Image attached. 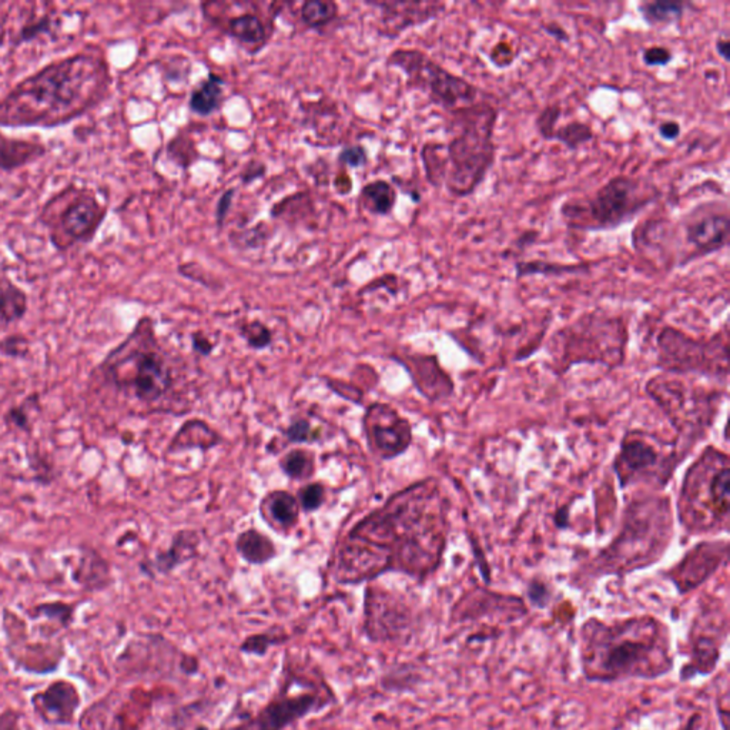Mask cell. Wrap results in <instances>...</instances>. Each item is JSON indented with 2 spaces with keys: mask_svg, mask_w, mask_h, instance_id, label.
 Returning a JSON list of instances; mask_svg holds the SVG:
<instances>
[{
  "mask_svg": "<svg viewBox=\"0 0 730 730\" xmlns=\"http://www.w3.org/2000/svg\"><path fill=\"white\" fill-rule=\"evenodd\" d=\"M415 387L431 401L445 399L454 391V384L434 357H412L404 362Z\"/></svg>",
  "mask_w": 730,
  "mask_h": 730,
  "instance_id": "21",
  "label": "cell"
},
{
  "mask_svg": "<svg viewBox=\"0 0 730 730\" xmlns=\"http://www.w3.org/2000/svg\"><path fill=\"white\" fill-rule=\"evenodd\" d=\"M232 197H234V190H227V192H224L222 197H220L219 202H217L216 220L217 226L219 227H222V224H224L227 212H229L230 207H232Z\"/></svg>",
  "mask_w": 730,
  "mask_h": 730,
  "instance_id": "50",
  "label": "cell"
},
{
  "mask_svg": "<svg viewBox=\"0 0 730 730\" xmlns=\"http://www.w3.org/2000/svg\"><path fill=\"white\" fill-rule=\"evenodd\" d=\"M451 139L444 143L447 174L444 187L452 197L467 199L479 189L497 160L495 130L499 109L479 100L449 114Z\"/></svg>",
  "mask_w": 730,
  "mask_h": 730,
  "instance_id": "5",
  "label": "cell"
},
{
  "mask_svg": "<svg viewBox=\"0 0 730 730\" xmlns=\"http://www.w3.org/2000/svg\"><path fill=\"white\" fill-rule=\"evenodd\" d=\"M37 711L42 712L44 721L50 724L67 725L74 721V712L80 704L74 685L64 681L54 682L46 691L34 697Z\"/></svg>",
  "mask_w": 730,
  "mask_h": 730,
  "instance_id": "20",
  "label": "cell"
},
{
  "mask_svg": "<svg viewBox=\"0 0 730 730\" xmlns=\"http://www.w3.org/2000/svg\"><path fill=\"white\" fill-rule=\"evenodd\" d=\"M192 349L202 356H209L210 352L212 351V344L207 337L197 332L192 336Z\"/></svg>",
  "mask_w": 730,
  "mask_h": 730,
  "instance_id": "52",
  "label": "cell"
},
{
  "mask_svg": "<svg viewBox=\"0 0 730 730\" xmlns=\"http://www.w3.org/2000/svg\"><path fill=\"white\" fill-rule=\"evenodd\" d=\"M671 459H665L656 445L639 432H629L621 444V451L615 459V472L622 488L634 482L649 478L652 475L666 474L665 469L671 465Z\"/></svg>",
  "mask_w": 730,
  "mask_h": 730,
  "instance_id": "16",
  "label": "cell"
},
{
  "mask_svg": "<svg viewBox=\"0 0 730 730\" xmlns=\"http://www.w3.org/2000/svg\"><path fill=\"white\" fill-rule=\"evenodd\" d=\"M689 7H694V5L681 0H654L642 2L637 12L647 26L669 27L679 24Z\"/></svg>",
  "mask_w": 730,
  "mask_h": 730,
  "instance_id": "26",
  "label": "cell"
},
{
  "mask_svg": "<svg viewBox=\"0 0 730 730\" xmlns=\"http://www.w3.org/2000/svg\"><path fill=\"white\" fill-rule=\"evenodd\" d=\"M286 437L291 442H310L314 439L311 424L307 419H296L291 422L286 431Z\"/></svg>",
  "mask_w": 730,
  "mask_h": 730,
  "instance_id": "43",
  "label": "cell"
},
{
  "mask_svg": "<svg viewBox=\"0 0 730 730\" xmlns=\"http://www.w3.org/2000/svg\"><path fill=\"white\" fill-rule=\"evenodd\" d=\"M595 139V132L591 124L585 123L581 120H572L569 123L557 127L552 134L551 142L559 143L569 152H577L582 147L592 143Z\"/></svg>",
  "mask_w": 730,
  "mask_h": 730,
  "instance_id": "33",
  "label": "cell"
},
{
  "mask_svg": "<svg viewBox=\"0 0 730 730\" xmlns=\"http://www.w3.org/2000/svg\"><path fill=\"white\" fill-rule=\"evenodd\" d=\"M447 511L435 479L392 495L347 535L337 554V581L360 584L389 571L429 577L447 547Z\"/></svg>",
  "mask_w": 730,
  "mask_h": 730,
  "instance_id": "1",
  "label": "cell"
},
{
  "mask_svg": "<svg viewBox=\"0 0 730 730\" xmlns=\"http://www.w3.org/2000/svg\"><path fill=\"white\" fill-rule=\"evenodd\" d=\"M646 389L675 429L685 437L696 439L714 422L719 399L716 394L699 391L684 381L665 377L651 380Z\"/></svg>",
  "mask_w": 730,
  "mask_h": 730,
  "instance_id": "13",
  "label": "cell"
},
{
  "mask_svg": "<svg viewBox=\"0 0 730 730\" xmlns=\"http://www.w3.org/2000/svg\"><path fill=\"white\" fill-rule=\"evenodd\" d=\"M730 239L727 202H706L672 222L675 269L712 256L726 249Z\"/></svg>",
  "mask_w": 730,
  "mask_h": 730,
  "instance_id": "12",
  "label": "cell"
},
{
  "mask_svg": "<svg viewBox=\"0 0 730 730\" xmlns=\"http://www.w3.org/2000/svg\"><path fill=\"white\" fill-rule=\"evenodd\" d=\"M266 230L259 229V227H252V229H250L249 232H242L237 242H242V247H246V249H256V247H259L260 244L266 242Z\"/></svg>",
  "mask_w": 730,
  "mask_h": 730,
  "instance_id": "46",
  "label": "cell"
},
{
  "mask_svg": "<svg viewBox=\"0 0 730 730\" xmlns=\"http://www.w3.org/2000/svg\"><path fill=\"white\" fill-rule=\"evenodd\" d=\"M726 542H704L687 552L684 559L672 567L669 577L676 585L677 591L686 594L712 577L717 567L726 562Z\"/></svg>",
  "mask_w": 730,
  "mask_h": 730,
  "instance_id": "17",
  "label": "cell"
},
{
  "mask_svg": "<svg viewBox=\"0 0 730 730\" xmlns=\"http://www.w3.org/2000/svg\"><path fill=\"white\" fill-rule=\"evenodd\" d=\"M222 442L220 435L214 429H210L206 422L199 419H192L182 425L177 432L173 441L170 444L169 451L176 452L182 449H200L202 451L216 447Z\"/></svg>",
  "mask_w": 730,
  "mask_h": 730,
  "instance_id": "27",
  "label": "cell"
},
{
  "mask_svg": "<svg viewBox=\"0 0 730 730\" xmlns=\"http://www.w3.org/2000/svg\"><path fill=\"white\" fill-rule=\"evenodd\" d=\"M176 371L149 317L140 320L129 337L99 365L102 379L117 394L146 407L163 405L176 391Z\"/></svg>",
  "mask_w": 730,
  "mask_h": 730,
  "instance_id": "4",
  "label": "cell"
},
{
  "mask_svg": "<svg viewBox=\"0 0 730 730\" xmlns=\"http://www.w3.org/2000/svg\"><path fill=\"white\" fill-rule=\"evenodd\" d=\"M337 15H339V6L330 0H310L302 5L301 12H300L302 22L312 29L326 26L336 19Z\"/></svg>",
  "mask_w": 730,
  "mask_h": 730,
  "instance_id": "36",
  "label": "cell"
},
{
  "mask_svg": "<svg viewBox=\"0 0 730 730\" xmlns=\"http://www.w3.org/2000/svg\"><path fill=\"white\" fill-rule=\"evenodd\" d=\"M715 46H716V54H719V57H722L725 62H727V60H729L730 49L729 39H727V37H719Z\"/></svg>",
  "mask_w": 730,
  "mask_h": 730,
  "instance_id": "54",
  "label": "cell"
},
{
  "mask_svg": "<svg viewBox=\"0 0 730 730\" xmlns=\"http://www.w3.org/2000/svg\"><path fill=\"white\" fill-rule=\"evenodd\" d=\"M227 34L242 44H266L267 27L257 15L244 14L232 17L227 24Z\"/></svg>",
  "mask_w": 730,
  "mask_h": 730,
  "instance_id": "32",
  "label": "cell"
},
{
  "mask_svg": "<svg viewBox=\"0 0 730 730\" xmlns=\"http://www.w3.org/2000/svg\"><path fill=\"white\" fill-rule=\"evenodd\" d=\"M682 522L695 532L726 528L730 511L729 459L716 449H705L684 479Z\"/></svg>",
  "mask_w": 730,
  "mask_h": 730,
  "instance_id": "9",
  "label": "cell"
},
{
  "mask_svg": "<svg viewBox=\"0 0 730 730\" xmlns=\"http://www.w3.org/2000/svg\"><path fill=\"white\" fill-rule=\"evenodd\" d=\"M659 362L669 372H702L716 379L727 377L726 337L701 341L666 327L657 337Z\"/></svg>",
  "mask_w": 730,
  "mask_h": 730,
  "instance_id": "14",
  "label": "cell"
},
{
  "mask_svg": "<svg viewBox=\"0 0 730 730\" xmlns=\"http://www.w3.org/2000/svg\"><path fill=\"white\" fill-rule=\"evenodd\" d=\"M389 66L401 70L409 89L421 92L445 113L479 102L481 89L469 79L452 74L419 49H397L387 60Z\"/></svg>",
  "mask_w": 730,
  "mask_h": 730,
  "instance_id": "10",
  "label": "cell"
},
{
  "mask_svg": "<svg viewBox=\"0 0 730 730\" xmlns=\"http://www.w3.org/2000/svg\"><path fill=\"white\" fill-rule=\"evenodd\" d=\"M562 107L559 104H547L535 119V129L545 142H551L552 134L557 130L561 119Z\"/></svg>",
  "mask_w": 730,
  "mask_h": 730,
  "instance_id": "38",
  "label": "cell"
},
{
  "mask_svg": "<svg viewBox=\"0 0 730 730\" xmlns=\"http://www.w3.org/2000/svg\"><path fill=\"white\" fill-rule=\"evenodd\" d=\"M299 499L287 491H274L266 495L261 504V512L267 522L279 529L296 527L300 517Z\"/></svg>",
  "mask_w": 730,
  "mask_h": 730,
  "instance_id": "24",
  "label": "cell"
},
{
  "mask_svg": "<svg viewBox=\"0 0 730 730\" xmlns=\"http://www.w3.org/2000/svg\"><path fill=\"white\" fill-rule=\"evenodd\" d=\"M49 150L40 140L10 137L0 130V173H15L36 163Z\"/></svg>",
  "mask_w": 730,
  "mask_h": 730,
  "instance_id": "22",
  "label": "cell"
},
{
  "mask_svg": "<svg viewBox=\"0 0 730 730\" xmlns=\"http://www.w3.org/2000/svg\"><path fill=\"white\" fill-rule=\"evenodd\" d=\"M582 667L589 681L652 679L672 669L666 626L654 617L604 624L591 619L582 629Z\"/></svg>",
  "mask_w": 730,
  "mask_h": 730,
  "instance_id": "3",
  "label": "cell"
},
{
  "mask_svg": "<svg viewBox=\"0 0 730 730\" xmlns=\"http://www.w3.org/2000/svg\"><path fill=\"white\" fill-rule=\"evenodd\" d=\"M236 549L244 561L252 565H264L277 557L276 545L271 539L252 528L239 535Z\"/></svg>",
  "mask_w": 730,
  "mask_h": 730,
  "instance_id": "28",
  "label": "cell"
},
{
  "mask_svg": "<svg viewBox=\"0 0 730 730\" xmlns=\"http://www.w3.org/2000/svg\"><path fill=\"white\" fill-rule=\"evenodd\" d=\"M517 280L528 277H559L565 274H579L589 270V264H565V262L547 261V260H522L514 264Z\"/></svg>",
  "mask_w": 730,
  "mask_h": 730,
  "instance_id": "30",
  "label": "cell"
},
{
  "mask_svg": "<svg viewBox=\"0 0 730 730\" xmlns=\"http://www.w3.org/2000/svg\"><path fill=\"white\" fill-rule=\"evenodd\" d=\"M339 160L346 166L361 167L367 163V152L361 146L347 147L340 153Z\"/></svg>",
  "mask_w": 730,
  "mask_h": 730,
  "instance_id": "45",
  "label": "cell"
},
{
  "mask_svg": "<svg viewBox=\"0 0 730 730\" xmlns=\"http://www.w3.org/2000/svg\"><path fill=\"white\" fill-rule=\"evenodd\" d=\"M538 236L539 232H535V230H525V232H521V236L517 237V240H515V246L522 250L527 249V247L535 244Z\"/></svg>",
  "mask_w": 730,
  "mask_h": 730,
  "instance_id": "53",
  "label": "cell"
},
{
  "mask_svg": "<svg viewBox=\"0 0 730 730\" xmlns=\"http://www.w3.org/2000/svg\"><path fill=\"white\" fill-rule=\"evenodd\" d=\"M557 349H562L559 359L567 365L597 362L617 367L625 359L626 324L607 312H587L557 332Z\"/></svg>",
  "mask_w": 730,
  "mask_h": 730,
  "instance_id": "11",
  "label": "cell"
},
{
  "mask_svg": "<svg viewBox=\"0 0 730 730\" xmlns=\"http://www.w3.org/2000/svg\"><path fill=\"white\" fill-rule=\"evenodd\" d=\"M104 50L87 46L52 60L0 97V126L54 129L104 104L112 89Z\"/></svg>",
  "mask_w": 730,
  "mask_h": 730,
  "instance_id": "2",
  "label": "cell"
},
{
  "mask_svg": "<svg viewBox=\"0 0 730 730\" xmlns=\"http://www.w3.org/2000/svg\"><path fill=\"white\" fill-rule=\"evenodd\" d=\"M541 29L544 30L548 36L557 40V44H567V42L571 40V36L567 34V29H565L562 25L557 24V22H544V24L541 25Z\"/></svg>",
  "mask_w": 730,
  "mask_h": 730,
  "instance_id": "49",
  "label": "cell"
},
{
  "mask_svg": "<svg viewBox=\"0 0 730 730\" xmlns=\"http://www.w3.org/2000/svg\"><path fill=\"white\" fill-rule=\"evenodd\" d=\"M200 537L197 532L182 529L173 537L167 551L157 555L153 567L162 574L173 571L174 567L190 561L199 554Z\"/></svg>",
  "mask_w": 730,
  "mask_h": 730,
  "instance_id": "25",
  "label": "cell"
},
{
  "mask_svg": "<svg viewBox=\"0 0 730 730\" xmlns=\"http://www.w3.org/2000/svg\"><path fill=\"white\" fill-rule=\"evenodd\" d=\"M319 705L322 706L324 704L319 702L316 694H302L296 696L281 695L261 709L256 717H252L246 724L226 730H282L300 717L306 716Z\"/></svg>",
  "mask_w": 730,
  "mask_h": 730,
  "instance_id": "18",
  "label": "cell"
},
{
  "mask_svg": "<svg viewBox=\"0 0 730 730\" xmlns=\"http://www.w3.org/2000/svg\"><path fill=\"white\" fill-rule=\"evenodd\" d=\"M364 429L370 449L384 461L397 459L409 449L412 427L389 404H374L364 415Z\"/></svg>",
  "mask_w": 730,
  "mask_h": 730,
  "instance_id": "15",
  "label": "cell"
},
{
  "mask_svg": "<svg viewBox=\"0 0 730 730\" xmlns=\"http://www.w3.org/2000/svg\"><path fill=\"white\" fill-rule=\"evenodd\" d=\"M324 494L326 489L319 482L307 484L304 488L299 491L300 508L304 512H314L324 504Z\"/></svg>",
  "mask_w": 730,
  "mask_h": 730,
  "instance_id": "40",
  "label": "cell"
},
{
  "mask_svg": "<svg viewBox=\"0 0 730 730\" xmlns=\"http://www.w3.org/2000/svg\"><path fill=\"white\" fill-rule=\"evenodd\" d=\"M242 339L254 350L267 349L271 344V331L261 321L246 322L240 330Z\"/></svg>",
  "mask_w": 730,
  "mask_h": 730,
  "instance_id": "39",
  "label": "cell"
},
{
  "mask_svg": "<svg viewBox=\"0 0 730 730\" xmlns=\"http://www.w3.org/2000/svg\"><path fill=\"white\" fill-rule=\"evenodd\" d=\"M661 196V190L649 180L617 174L589 194L567 197L559 214L569 230L612 232L636 220Z\"/></svg>",
  "mask_w": 730,
  "mask_h": 730,
  "instance_id": "6",
  "label": "cell"
},
{
  "mask_svg": "<svg viewBox=\"0 0 730 730\" xmlns=\"http://www.w3.org/2000/svg\"><path fill=\"white\" fill-rule=\"evenodd\" d=\"M5 421L9 425H14L17 429H22V431H30L29 417H27L24 407L10 409L5 415Z\"/></svg>",
  "mask_w": 730,
  "mask_h": 730,
  "instance_id": "47",
  "label": "cell"
},
{
  "mask_svg": "<svg viewBox=\"0 0 730 730\" xmlns=\"http://www.w3.org/2000/svg\"><path fill=\"white\" fill-rule=\"evenodd\" d=\"M107 212L109 206L96 190L69 182L44 202L37 222L46 230L52 247L67 252L94 242Z\"/></svg>",
  "mask_w": 730,
  "mask_h": 730,
  "instance_id": "8",
  "label": "cell"
},
{
  "mask_svg": "<svg viewBox=\"0 0 730 730\" xmlns=\"http://www.w3.org/2000/svg\"><path fill=\"white\" fill-rule=\"evenodd\" d=\"M397 202V192L391 182L375 180L362 187L360 204L375 216H389Z\"/></svg>",
  "mask_w": 730,
  "mask_h": 730,
  "instance_id": "29",
  "label": "cell"
},
{
  "mask_svg": "<svg viewBox=\"0 0 730 730\" xmlns=\"http://www.w3.org/2000/svg\"><path fill=\"white\" fill-rule=\"evenodd\" d=\"M56 20L52 14H44L40 16L30 17L20 29L17 30L14 39L15 46L32 44L34 40L44 36H54L56 34Z\"/></svg>",
  "mask_w": 730,
  "mask_h": 730,
  "instance_id": "35",
  "label": "cell"
},
{
  "mask_svg": "<svg viewBox=\"0 0 730 730\" xmlns=\"http://www.w3.org/2000/svg\"><path fill=\"white\" fill-rule=\"evenodd\" d=\"M224 80L217 74H210L207 79L190 96V109L200 116H210L219 109L222 102Z\"/></svg>",
  "mask_w": 730,
  "mask_h": 730,
  "instance_id": "31",
  "label": "cell"
},
{
  "mask_svg": "<svg viewBox=\"0 0 730 730\" xmlns=\"http://www.w3.org/2000/svg\"><path fill=\"white\" fill-rule=\"evenodd\" d=\"M489 60H491L495 66L502 67V69L511 66L515 60L512 44H508V42H501V44H495L491 54H489Z\"/></svg>",
  "mask_w": 730,
  "mask_h": 730,
  "instance_id": "44",
  "label": "cell"
},
{
  "mask_svg": "<svg viewBox=\"0 0 730 730\" xmlns=\"http://www.w3.org/2000/svg\"><path fill=\"white\" fill-rule=\"evenodd\" d=\"M671 538L669 499H635L626 507L621 532L597 557V567L605 574H625L647 567L664 555Z\"/></svg>",
  "mask_w": 730,
  "mask_h": 730,
  "instance_id": "7",
  "label": "cell"
},
{
  "mask_svg": "<svg viewBox=\"0 0 730 730\" xmlns=\"http://www.w3.org/2000/svg\"><path fill=\"white\" fill-rule=\"evenodd\" d=\"M422 166L425 177L431 186L444 187L445 174H447V159H445V146L439 142H429L424 144L421 150Z\"/></svg>",
  "mask_w": 730,
  "mask_h": 730,
  "instance_id": "34",
  "label": "cell"
},
{
  "mask_svg": "<svg viewBox=\"0 0 730 730\" xmlns=\"http://www.w3.org/2000/svg\"><path fill=\"white\" fill-rule=\"evenodd\" d=\"M264 174H266V166L260 163V162H256V160H252V162L247 164L246 169L242 170V182L249 184V182L260 179V177L264 176Z\"/></svg>",
  "mask_w": 730,
  "mask_h": 730,
  "instance_id": "51",
  "label": "cell"
},
{
  "mask_svg": "<svg viewBox=\"0 0 730 730\" xmlns=\"http://www.w3.org/2000/svg\"><path fill=\"white\" fill-rule=\"evenodd\" d=\"M0 352L9 357H25L29 352V341L24 336H9L0 342Z\"/></svg>",
  "mask_w": 730,
  "mask_h": 730,
  "instance_id": "42",
  "label": "cell"
},
{
  "mask_svg": "<svg viewBox=\"0 0 730 730\" xmlns=\"http://www.w3.org/2000/svg\"><path fill=\"white\" fill-rule=\"evenodd\" d=\"M674 54L669 47L654 44L642 52V62L647 67H666L672 64Z\"/></svg>",
  "mask_w": 730,
  "mask_h": 730,
  "instance_id": "41",
  "label": "cell"
},
{
  "mask_svg": "<svg viewBox=\"0 0 730 730\" xmlns=\"http://www.w3.org/2000/svg\"><path fill=\"white\" fill-rule=\"evenodd\" d=\"M282 472L291 479H304L314 472V461L311 455L304 449H292L280 462Z\"/></svg>",
  "mask_w": 730,
  "mask_h": 730,
  "instance_id": "37",
  "label": "cell"
},
{
  "mask_svg": "<svg viewBox=\"0 0 730 730\" xmlns=\"http://www.w3.org/2000/svg\"><path fill=\"white\" fill-rule=\"evenodd\" d=\"M29 310V296L0 266V321L9 326L24 320Z\"/></svg>",
  "mask_w": 730,
  "mask_h": 730,
  "instance_id": "23",
  "label": "cell"
},
{
  "mask_svg": "<svg viewBox=\"0 0 730 730\" xmlns=\"http://www.w3.org/2000/svg\"><path fill=\"white\" fill-rule=\"evenodd\" d=\"M657 133H659L661 139L666 140V142H675V140L679 139V136L682 134L681 123H677L676 120L662 122V123L657 126Z\"/></svg>",
  "mask_w": 730,
  "mask_h": 730,
  "instance_id": "48",
  "label": "cell"
},
{
  "mask_svg": "<svg viewBox=\"0 0 730 730\" xmlns=\"http://www.w3.org/2000/svg\"><path fill=\"white\" fill-rule=\"evenodd\" d=\"M381 9V36L397 37L444 14L445 5L437 2H382L369 4Z\"/></svg>",
  "mask_w": 730,
  "mask_h": 730,
  "instance_id": "19",
  "label": "cell"
}]
</instances>
